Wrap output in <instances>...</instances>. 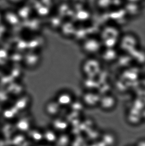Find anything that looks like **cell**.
Instances as JSON below:
<instances>
[{
  "mask_svg": "<svg viewBox=\"0 0 145 146\" xmlns=\"http://www.w3.org/2000/svg\"><path fill=\"white\" fill-rule=\"evenodd\" d=\"M63 134H60L59 136H58L57 139L55 143L56 145L55 146H69L70 145V138L68 135L66 134L64 132Z\"/></svg>",
  "mask_w": 145,
  "mask_h": 146,
  "instance_id": "cell-2",
  "label": "cell"
},
{
  "mask_svg": "<svg viewBox=\"0 0 145 146\" xmlns=\"http://www.w3.org/2000/svg\"><path fill=\"white\" fill-rule=\"evenodd\" d=\"M117 139L112 132L107 131L102 134L100 141L105 146H115L117 142Z\"/></svg>",
  "mask_w": 145,
  "mask_h": 146,
  "instance_id": "cell-1",
  "label": "cell"
},
{
  "mask_svg": "<svg viewBox=\"0 0 145 146\" xmlns=\"http://www.w3.org/2000/svg\"></svg>",
  "mask_w": 145,
  "mask_h": 146,
  "instance_id": "cell-6",
  "label": "cell"
},
{
  "mask_svg": "<svg viewBox=\"0 0 145 146\" xmlns=\"http://www.w3.org/2000/svg\"><path fill=\"white\" fill-rule=\"evenodd\" d=\"M135 146H145V141L144 139H140L137 141Z\"/></svg>",
  "mask_w": 145,
  "mask_h": 146,
  "instance_id": "cell-5",
  "label": "cell"
},
{
  "mask_svg": "<svg viewBox=\"0 0 145 146\" xmlns=\"http://www.w3.org/2000/svg\"><path fill=\"white\" fill-rule=\"evenodd\" d=\"M54 126L55 127L56 130L61 131L62 133H64L65 131L68 127V123L66 121L64 120H58L54 122Z\"/></svg>",
  "mask_w": 145,
  "mask_h": 146,
  "instance_id": "cell-4",
  "label": "cell"
},
{
  "mask_svg": "<svg viewBox=\"0 0 145 146\" xmlns=\"http://www.w3.org/2000/svg\"><path fill=\"white\" fill-rule=\"evenodd\" d=\"M44 138L49 143H55L58 135L55 132L52 130H48L44 134Z\"/></svg>",
  "mask_w": 145,
  "mask_h": 146,
  "instance_id": "cell-3",
  "label": "cell"
}]
</instances>
